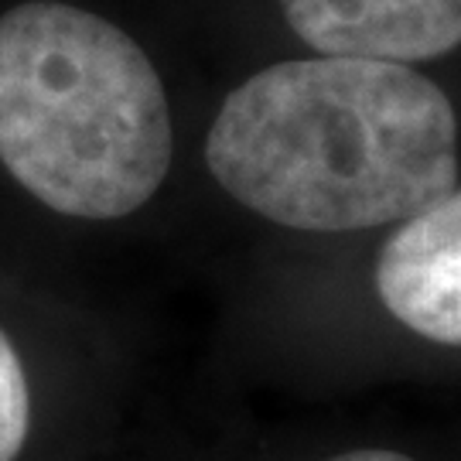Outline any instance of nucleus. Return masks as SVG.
Returning <instances> with one entry per match:
<instances>
[{"instance_id":"obj_4","label":"nucleus","mask_w":461,"mask_h":461,"mask_svg":"<svg viewBox=\"0 0 461 461\" xmlns=\"http://www.w3.org/2000/svg\"><path fill=\"white\" fill-rule=\"evenodd\" d=\"M318 55L417 66L461 49V0H277Z\"/></svg>"},{"instance_id":"obj_6","label":"nucleus","mask_w":461,"mask_h":461,"mask_svg":"<svg viewBox=\"0 0 461 461\" xmlns=\"http://www.w3.org/2000/svg\"><path fill=\"white\" fill-rule=\"evenodd\" d=\"M325 461H417L403 451H393V447H352V451H342V455H331Z\"/></svg>"},{"instance_id":"obj_1","label":"nucleus","mask_w":461,"mask_h":461,"mask_svg":"<svg viewBox=\"0 0 461 461\" xmlns=\"http://www.w3.org/2000/svg\"><path fill=\"white\" fill-rule=\"evenodd\" d=\"M205 167L236 205L284 230H383L458 185V116L413 66L291 59L222 99Z\"/></svg>"},{"instance_id":"obj_2","label":"nucleus","mask_w":461,"mask_h":461,"mask_svg":"<svg viewBox=\"0 0 461 461\" xmlns=\"http://www.w3.org/2000/svg\"><path fill=\"white\" fill-rule=\"evenodd\" d=\"M171 161L167 89L123 28L62 0L0 14V167L24 195L116 222L165 188Z\"/></svg>"},{"instance_id":"obj_3","label":"nucleus","mask_w":461,"mask_h":461,"mask_svg":"<svg viewBox=\"0 0 461 461\" xmlns=\"http://www.w3.org/2000/svg\"><path fill=\"white\" fill-rule=\"evenodd\" d=\"M376 294L407 331L461 348V188L396 222L379 247Z\"/></svg>"},{"instance_id":"obj_5","label":"nucleus","mask_w":461,"mask_h":461,"mask_svg":"<svg viewBox=\"0 0 461 461\" xmlns=\"http://www.w3.org/2000/svg\"><path fill=\"white\" fill-rule=\"evenodd\" d=\"M34 420L32 379L14 339L0 325V461H17L28 447Z\"/></svg>"}]
</instances>
